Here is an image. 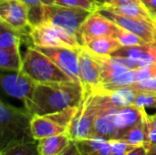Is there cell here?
<instances>
[{
	"mask_svg": "<svg viewBox=\"0 0 156 155\" xmlns=\"http://www.w3.org/2000/svg\"><path fill=\"white\" fill-rule=\"evenodd\" d=\"M84 87L80 82L37 83L30 98L24 101L25 109L32 115H47L80 105Z\"/></svg>",
	"mask_w": 156,
	"mask_h": 155,
	"instance_id": "obj_1",
	"label": "cell"
},
{
	"mask_svg": "<svg viewBox=\"0 0 156 155\" xmlns=\"http://www.w3.org/2000/svg\"><path fill=\"white\" fill-rule=\"evenodd\" d=\"M32 115L25 109L1 101L0 103V149L15 143L37 142L31 132Z\"/></svg>",
	"mask_w": 156,
	"mask_h": 155,
	"instance_id": "obj_2",
	"label": "cell"
},
{
	"mask_svg": "<svg viewBox=\"0 0 156 155\" xmlns=\"http://www.w3.org/2000/svg\"><path fill=\"white\" fill-rule=\"evenodd\" d=\"M21 71L37 83L68 82L73 80L48 57L37 50L34 46L27 49L23 57Z\"/></svg>",
	"mask_w": 156,
	"mask_h": 155,
	"instance_id": "obj_3",
	"label": "cell"
},
{
	"mask_svg": "<svg viewBox=\"0 0 156 155\" xmlns=\"http://www.w3.org/2000/svg\"><path fill=\"white\" fill-rule=\"evenodd\" d=\"M91 13L92 11L80 7L62 6L56 4L48 5L43 6L39 25L42 23H48L59 26L76 36L80 42V27Z\"/></svg>",
	"mask_w": 156,
	"mask_h": 155,
	"instance_id": "obj_4",
	"label": "cell"
},
{
	"mask_svg": "<svg viewBox=\"0 0 156 155\" xmlns=\"http://www.w3.org/2000/svg\"><path fill=\"white\" fill-rule=\"evenodd\" d=\"M84 89L83 98L68 132L73 141L92 138L94 133V123L97 113L95 93L92 89Z\"/></svg>",
	"mask_w": 156,
	"mask_h": 155,
	"instance_id": "obj_5",
	"label": "cell"
},
{
	"mask_svg": "<svg viewBox=\"0 0 156 155\" xmlns=\"http://www.w3.org/2000/svg\"><path fill=\"white\" fill-rule=\"evenodd\" d=\"M30 39L33 46L36 47H63L70 48H80L82 47L76 36L59 26L48 23H42L37 26L32 27Z\"/></svg>",
	"mask_w": 156,
	"mask_h": 155,
	"instance_id": "obj_6",
	"label": "cell"
},
{
	"mask_svg": "<svg viewBox=\"0 0 156 155\" xmlns=\"http://www.w3.org/2000/svg\"><path fill=\"white\" fill-rule=\"evenodd\" d=\"M93 91L97 106L93 137L112 140L115 135V116L121 107L113 103L107 93Z\"/></svg>",
	"mask_w": 156,
	"mask_h": 155,
	"instance_id": "obj_7",
	"label": "cell"
},
{
	"mask_svg": "<svg viewBox=\"0 0 156 155\" xmlns=\"http://www.w3.org/2000/svg\"><path fill=\"white\" fill-rule=\"evenodd\" d=\"M96 11L106 18H108L109 20L112 21L115 25L138 35L149 44L155 43L156 22L122 16L103 6L97 7Z\"/></svg>",
	"mask_w": 156,
	"mask_h": 155,
	"instance_id": "obj_8",
	"label": "cell"
},
{
	"mask_svg": "<svg viewBox=\"0 0 156 155\" xmlns=\"http://www.w3.org/2000/svg\"><path fill=\"white\" fill-rule=\"evenodd\" d=\"M37 50L48 57L62 71L73 80L80 82L79 69V55L80 48H70L63 47H36ZM81 83V82H80Z\"/></svg>",
	"mask_w": 156,
	"mask_h": 155,
	"instance_id": "obj_9",
	"label": "cell"
},
{
	"mask_svg": "<svg viewBox=\"0 0 156 155\" xmlns=\"http://www.w3.org/2000/svg\"><path fill=\"white\" fill-rule=\"evenodd\" d=\"M0 21L5 22L12 28L30 37L32 27L29 24L28 11L22 1H0Z\"/></svg>",
	"mask_w": 156,
	"mask_h": 155,
	"instance_id": "obj_10",
	"label": "cell"
},
{
	"mask_svg": "<svg viewBox=\"0 0 156 155\" xmlns=\"http://www.w3.org/2000/svg\"><path fill=\"white\" fill-rule=\"evenodd\" d=\"M117 26L96 10L83 22L80 27V42L83 46L90 40L103 37H116Z\"/></svg>",
	"mask_w": 156,
	"mask_h": 155,
	"instance_id": "obj_11",
	"label": "cell"
},
{
	"mask_svg": "<svg viewBox=\"0 0 156 155\" xmlns=\"http://www.w3.org/2000/svg\"><path fill=\"white\" fill-rule=\"evenodd\" d=\"M37 84L35 80L22 71L2 75L1 77L3 90L7 95L23 101L31 97Z\"/></svg>",
	"mask_w": 156,
	"mask_h": 155,
	"instance_id": "obj_12",
	"label": "cell"
},
{
	"mask_svg": "<svg viewBox=\"0 0 156 155\" xmlns=\"http://www.w3.org/2000/svg\"><path fill=\"white\" fill-rule=\"evenodd\" d=\"M79 69L80 82L86 89L95 90L101 84V68L93 56L83 47L80 50Z\"/></svg>",
	"mask_w": 156,
	"mask_h": 155,
	"instance_id": "obj_13",
	"label": "cell"
},
{
	"mask_svg": "<svg viewBox=\"0 0 156 155\" xmlns=\"http://www.w3.org/2000/svg\"><path fill=\"white\" fill-rule=\"evenodd\" d=\"M146 111L135 105L121 107L115 116V135L114 139H121L122 136L133 126L142 122Z\"/></svg>",
	"mask_w": 156,
	"mask_h": 155,
	"instance_id": "obj_14",
	"label": "cell"
},
{
	"mask_svg": "<svg viewBox=\"0 0 156 155\" xmlns=\"http://www.w3.org/2000/svg\"><path fill=\"white\" fill-rule=\"evenodd\" d=\"M31 132L35 141L68 132V129L56 122L48 115H34L31 119Z\"/></svg>",
	"mask_w": 156,
	"mask_h": 155,
	"instance_id": "obj_15",
	"label": "cell"
},
{
	"mask_svg": "<svg viewBox=\"0 0 156 155\" xmlns=\"http://www.w3.org/2000/svg\"><path fill=\"white\" fill-rule=\"evenodd\" d=\"M90 52V51H89ZM96 61L99 63L101 68V84H106L113 81L115 79L122 75L123 73L130 70L123 65L115 61L112 56H100L90 52Z\"/></svg>",
	"mask_w": 156,
	"mask_h": 155,
	"instance_id": "obj_16",
	"label": "cell"
},
{
	"mask_svg": "<svg viewBox=\"0 0 156 155\" xmlns=\"http://www.w3.org/2000/svg\"><path fill=\"white\" fill-rule=\"evenodd\" d=\"M101 6H103L109 10H112L122 16L155 22L152 18L145 5L141 0L130 1V2H124V3H117V4H112V5H103Z\"/></svg>",
	"mask_w": 156,
	"mask_h": 155,
	"instance_id": "obj_17",
	"label": "cell"
},
{
	"mask_svg": "<svg viewBox=\"0 0 156 155\" xmlns=\"http://www.w3.org/2000/svg\"><path fill=\"white\" fill-rule=\"evenodd\" d=\"M71 141L68 132L49 136L37 141V150L40 155H58L69 145Z\"/></svg>",
	"mask_w": 156,
	"mask_h": 155,
	"instance_id": "obj_18",
	"label": "cell"
},
{
	"mask_svg": "<svg viewBox=\"0 0 156 155\" xmlns=\"http://www.w3.org/2000/svg\"><path fill=\"white\" fill-rule=\"evenodd\" d=\"M82 47L88 51L96 55L111 56L122 46L116 37H103L90 40L87 43H85Z\"/></svg>",
	"mask_w": 156,
	"mask_h": 155,
	"instance_id": "obj_19",
	"label": "cell"
},
{
	"mask_svg": "<svg viewBox=\"0 0 156 155\" xmlns=\"http://www.w3.org/2000/svg\"><path fill=\"white\" fill-rule=\"evenodd\" d=\"M81 155H110V140L93 137L75 141Z\"/></svg>",
	"mask_w": 156,
	"mask_h": 155,
	"instance_id": "obj_20",
	"label": "cell"
},
{
	"mask_svg": "<svg viewBox=\"0 0 156 155\" xmlns=\"http://www.w3.org/2000/svg\"><path fill=\"white\" fill-rule=\"evenodd\" d=\"M0 49H19L23 37L27 36L12 28L3 21H0Z\"/></svg>",
	"mask_w": 156,
	"mask_h": 155,
	"instance_id": "obj_21",
	"label": "cell"
},
{
	"mask_svg": "<svg viewBox=\"0 0 156 155\" xmlns=\"http://www.w3.org/2000/svg\"><path fill=\"white\" fill-rule=\"evenodd\" d=\"M23 65V58L20 49H0V66L2 69L20 72Z\"/></svg>",
	"mask_w": 156,
	"mask_h": 155,
	"instance_id": "obj_22",
	"label": "cell"
},
{
	"mask_svg": "<svg viewBox=\"0 0 156 155\" xmlns=\"http://www.w3.org/2000/svg\"><path fill=\"white\" fill-rule=\"evenodd\" d=\"M20 1H22L25 4V5L27 7L28 19L31 27L39 25L42 16L43 6L55 4V0H20Z\"/></svg>",
	"mask_w": 156,
	"mask_h": 155,
	"instance_id": "obj_23",
	"label": "cell"
},
{
	"mask_svg": "<svg viewBox=\"0 0 156 155\" xmlns=\"http://www.w3.org/2000/svg\"><path fill=\"white\" fill-rule=\"evenodd\" d=\"M1 155H40L37 142L15 143L1 150Z\"/></svg>",
	"mask_w": 156,
	"mask_h": 155,
	"instance_id": "obj_24",
	"label": "cell"
},
{
	"mask_svg": "<svg viewBox=\"0 0 156 155\" xmlns=\"http://www.w3.org/2000/svg\"><path fill=\"white\" fill-rule=\"evenodd\" d=\"M121 139L136 146L144 145L146 143V130H145L144 119L142 122L138 123L137 125L133 126L129 131H127L122 136Z\"/></svg>",
	"mask_w": 156,
	"mask_h": 155,
	"instance_id": "obj_25",
	"label": "cell"
},
{
	"mask_svg": "<svg viewBox=\"0 0 156 155\" xmlns=\"http://www.w3.org/2000/svg\"><path fill=\"white\" fill-rule=\"evenodd\" d=\"M104 93H107L110 96L113 103H115L120 107H124L133 104L137 90H133L131 88H122L114 91L104 92Z\"/></svg>",
	"mask_w": 156,
	"mask_h": 155,
	"instance_id": "obj_26",
	"label": "cell"
},
{
	"mask_svg": "<svg viewBox=\"0 0 156 155\" xmlns=\"http://www.w3.org/2000/svg\"><path fill=\"white\" fill-rule=\"evenodd\" d=\"M117 26V25H116ZM118 41L121 43L122 47H133V46H145L149 43L143 39L138 35L126 30L119 26H117L116 37Z\"/></svg>",
	"mask_w": 156,
	"mask_h": 155,
	"instance_id": "obj_27",
	"label": "cell"
},
{
	"mask_svg": "<svg viewBox=\"0 0 156 155\" xmlns=\"http://www.w3.org/2000/svg\"><path fill=\"white\" fill-rule=\"evenodd\" d=\"M140 108H156V93L137 91L133 104Z\"/></svg>",
	"mask_w": 156,
	"mask_h": 155,
	"instance_id": "obj_28",
	"label": "cell"
},
{
	"mask_svg": "<svg viewBox=\"0 0 156 155\" xmlns=\"http://www.w3.org/2000/svg\"><path fill=\"white\" fill-rule=\"evenodd\" d=\"M111 153L110 155H126L134 150L137 146L131 144L122 139L110 140Z\"/></svg>",
	"mask_w": 156,
	"mask_h": 155,
	"instance_id": "obj_29",
	"label": "cell"
},
{
	"mask_svg": "<svg viewBox=\"0 0 156 155\" xmlns=\"http://www.w3.org/2000/svg\"><path fill=\"white\" fill-rule=\"evenodd\" d=\"M55 4L62 6L80 7L92 12L97 8V5L90 0H55Z\"/></svg>",
	"mask_w": 156,
	"mask_h": 155,
	"instance_id": "obj_30",
	"label": "cell"
},
{
	"mask_svg": "<svg viewBox=\"0 0 156 155\" xmlns=\"http://www.w3.org/2000/svg\"><path fill=\"white\" fill-rule=\"evenodd\" d=\"M128 88L135 90L137 91H145V92H154L156 93V77L136 81L131 84Z\"/></svg>",
	"mask_w": 156,
	"mask_h": 155,
	"instance_id": "obj_31",
	"label": "cell"
},
{
	"mask_svg": "<svg viewBox=\"0 0 156 155\" xmlns=\"http://www.w3.org/2000/svg\"><path fill=\"white\" fill-rule=\"evenodd\" d=\"M137 72V81L151 79L156 77V65L148 66L136 69Z\"/></svg>",
	"mask_w": 156,
	"mask_h": 155,
	"instance_id": "obj_32",
	"label": "cell"
},
{
	"mask_svg": "<svg viewBox=\"0 0 156 155\" xmlns=\"http://www.w3.org/2000/svg\"><path fill=\"white\" fill-rule=\"evenodd\" d=\"M146 113H145V116H146ZM145 116H144V124H145V130H146V143L144 146L147 147V146L156 144V128L152 126L146 121Z\"/></svg>",
	"mask_w": 156,
	"mask_h": 155,
	"instance_id": "obj_33",
	"label": "cell"
},
{
	"mask_svg": "<svg viewBox=\"0 0 156 155\" xmlns=\"http://www.w3.org/2000/svg\"><path fill=\"white\" fill-rule=\"evenodd\" d=\"M58 155H81L80 153V150L77 146V143L75 141H71L69 145Z\"/></svg>",
	"mask_w": 156,
	"mask_h": 155,
	"instance_id": "obj_34",
	"label": "cell"
},
{
	"mask_svg": "<svg viewBox=\"0 0 156 155\" xmlns=\"http://www.w3.org/2000/svg\"><path fill=\"white\" fill-rule=\"evenodd\" d=\"M152 18L156 22V0H146L143 2Z\"/></svg>",
	"mask_w": 156,
	"mask_h": 155,
	"instance_id": "obj_35",
	"label": "cell"
},
{
	"mask_svg": "<svg viewBox=\"0 0 156 155\" xmlns=\"http://www.w3.org/2000/svg\"><path fill=\"white\" fill-rule=\"evenodd\" d=\"M147 154V149L144 145H139L134 150L130 152L126 155H146Z\"/></svg>",
	"mask_w": 156,
	"mask_h": 155,
	"instance_id": "obj_36",
	"label": "cell"
},
{
	"mask_svg": "<svg viewBox=\"0 0 156 155\" xmlns=\"http://www.w3.org/2000/svg\"><path fill=\"white\" fill-rule=\"evenodd\" d=\"M145 118H146V121H147L152 126H154V127H155L156 128V113L155 114H154V115H149L148 113H146Z\"/></svg>",
	"mask_w": 156,
	"mask_h": 155,
	"instance_id": "obj_37",
	"label": "cell"
},
{
	"mask_svg": "<svg viewBox=\"0 0 156 155\" xmlns=\"http://www.w3.org/2000/svg\"><path fill=\"white\" fill-rule=\"evenodd\" d=\"M147 154L146 155H156V144L147 146Z\"/></svg>",
	"mask_w": 156,
	"mask_h": 155,
	"instance_id": "obj_38",
	"label": "cell"
},
{
	"mask_svg": "<svg viewBox=\"0 0 156 155\" xmlns=\"http://www.w3.org/2000/svg\"><path fill=\"white\" fill-rule=\"evenodd\" d=\"M130 1H138V0H115L113 4H117V3H124V2H130ZM112 5V4H111Z\"/></svg>",
	"mask_w": 156,
	"mask_h": 155,
	"instance_id": "obj_39",
	"label": "cell"
},
{
	"mask_svg": "<svg viewBox=\"0 0 156 155\" xmlns=\"http://www.w3.org/2000/svg\"><path fill=\"white\" fill-rule=\"evenodd\" d=\"M96 1V5H97V7L102 5L104 4V0H95Z\"/></svg>",
	"mask_w": 156,
	"mask_h": 155,
	"instance_id": "obj_40",
	"label": "cell"
},
{
	"mask_svg": "<svg viewBox=\"0 0 156 155\" xmlns=\"http://www.w3.org/2000/svg\"><path fill=\"white\" fill-rule=\"evenodd\" d=\"M115 0H104V4L103 5H111V4H113Z\"/></svg>",
	"mask_w": 156,
	"mask_h": 155,
	"instance_id": "obj_41",
	"label": "cell"
},
{
	"mask_svg": "<svg viewBox=\"0 0 156 155\" xmlns=\"http://www.w3.org/2000/svg\"><path fill=\"white\" fill-rule=\"evenodd\" d=\"M90 1H91V2H93V3H94V4L96 5V1H95V0H90Z\"/></svg>",
	"mask_w": 156,
	"mask_h": 155,
	"instance_id": "obj_42",
	"label": "cell"
},
{
	"mask_svg": "<svg viewBox=\"0 0 156 155\" xmlns=\"http://www.w3.org/2000/svg\"><path fill=\"white\" fill-rule=\"evenodd\" d=\"M142 2H144V1H146V0H141Z\"/></svg>",
	"mask_w": 156,
	"mask_h": 155,
	"instance_id": "obj_43",
	"label": "cell"
},
{
	"mask_svg": "<svg viewBox=\"0 0 156 155\" xmlns=\"http://www.w3.org/2000/svg\"><path fill=\"white\" fill-rule=\"evenodd\" d=\"M154 45H155V46H156V41H155V43H154Z\"/></svg>",
	"mask_w": 156,
	"mask_h": 155,
	"instance_id": "obj_44",
	"label": "cell"
},
{
	"mask_svg": "<svg viewBox=\"0 0 156 155\" xmlns=\"http://www.w3.org/2000/svg\"><path fill=\"white\" fill-rule=\"evenodd\" d=\"M0 1H2V0H0Z\"/></svg>",
	"mask_w": 156,
	"mask_h": 155,
	"instance_id": "obj_45",
	"label": "cell"
}]
</instances>
